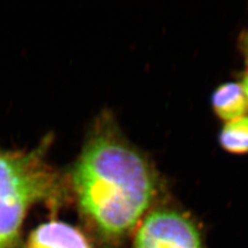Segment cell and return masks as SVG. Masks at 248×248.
<instances>
[{"mask_svg": "<svg viewBox=\"0 0 248 248\" xmlns=\"http://www.w3.org/2000/svg\"><path fill=\"white\" fill-rule=\"evenodd\" d=\"M242 88L244 89L245 93H246V96L248 98V71L245 72L242 77H241V82H240Z\"/></svg>", "mask_w": 248, "mask_h": 248, "instance_id": "ba28073f", "label": "cell"}, {"mask_svg": "<svg viewBox=\"0 0 248 248\" xmlns=\"http://www.w3.org/2000/svg\"><path fill=\"white\" fill-rule=\"evenodd\" d=\"M218 140L222 149L229 154H248V115L225 123Z\"/></svg>", "mask_w": 248, "mask_h": 248, "instance_id": "8992f818", "label": "cell"}, {"mask_svg": "<svg viewBox=\"0 0 248 248\" xmlns=\"http://www.w3.org/2000/svg\"><path fill=\"white\" fill-rule=\"evenodd\" d=\"M26 248H91L85 235L61 222L42 224L30 235Z\"/></svg>", "mask_w": 248, "mask_h": 248, "instance_id": "277c9868", "label": "cell"}, {"mask_svg": "<svg viewBox=\"0 0 248 248\" xmlns=\"http://www.w3.org/2000/svg\"><path fill=\"white\" fill-rule=\"evenodd\" d=\"M133 248H202V242L185 214L164 209L146 216L136 232Z\"/></svg>", "mask_w": 248, "mask_h": 248, "instance_id": "3957f363", "label": "cell"}, {"mask_svg": "<svg viewBox=\"0 0 248 248\" xmlns=\"http://www.w3.org/2000/svg\"><path fill=\"white\" fill-rule=\"evenodd\" d=\"M73 184L80 207L98 230L120 236L132 230L150 207L157 177L148 161L103 124L78 160Z\"/></svg>", "mask_w": 248, "mask_h": 248, "instance_id": "6da1fadb", "label": "cell"}, {"mask_svg": "<svg viewBox=\"0 0 248 248\" xmlns=\"http://www.w3.org/2000/svg\"><path fill=\"white\" fill-rule=\"evenodd\" d=\"M44 149L0 152V248H13L32 204L54 200L60 192V179L46 163Z\"/></svg>", "mask_w": 248, "mask_h": 248, "instance_id": "7a4b0ae2", "label": "cell"}, {"mask_svg": "<svg viewBox=\"0 0 248 248\" xmlns=\"http://www.w3.org/2000/svg\"><path fill=\"white\" fill-rule=\"evenodd\" d=\"M238 49L248 68V31H244L238 38Z\"/></svg>", "mask_w": 248, "mask_h": 248, "instance_id": "52a82bcc", "label": "cell"}, {"mask_svg": "<svg viewBox=\"0 0 248 248\" xmlns=\"http://www.w3.org/2000/svg\"><path fill=\"white\" fill-rule=\"evenodd\" d=\"M211 103L213 112L224 123L248 114V102L240 83L226 82L213 91Z\"/></svg>", "mask_w": 248, "mask_h": 248, "instance_id": "5b68a950", "label": "cell"}]
</instances>
